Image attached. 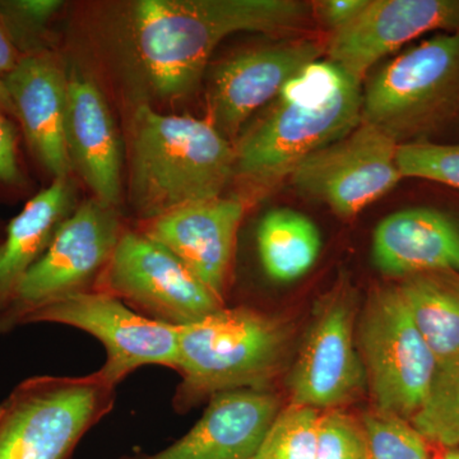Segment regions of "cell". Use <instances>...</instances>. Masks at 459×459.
Here are the masks:
<instances>
[{
  "label": "cell",
  "instance_id": "30bf717a",
  "mask_svg": "<svg viewBox=\"0 0 459 459\" xmlns=\"http://www.w3.org/2000/svg\"><path fill=\"white\" fill-rule=\"evenodd\" d=\"M356 291L346 277L316 305L290 373V403L342 409L362 394L368 383L356 343Z\"/></svg>",
  "mask_w": 459,
  "mask_h": 459
},
{
  "label": "cell",
  "instance_id": "5bb4252c",
  "mask_svg": "<svg viewBox=\"0 0 459 459\" xmlns=\"http://www.w3.org/2000/svg\"><path fill=\"white\" fill-rule=\"evenodd\" d=\"M459 30V0H369L349 26L332 33L327 60L362 83L371 66L420 36Z\"/></svg>",
  "mask_w": 459,
  "mask_h": 459
},
{
  "label": "cell",
  "instance_id": "8fae6325",
  "mask_svg": "<svg viewBox=\"0 0 459 459\" xmlns=\"http://www.w3.org/2000/svg\"><path fill=\"white\" fill-rule=\"evenodd\" d=\"M40 323L68 325L104 344L107 361L100 371L115 386L143 367L179 364V328L134 312L119 299L92 291L69 296L30 314L22 327Z\"/></svg>",
  "mask_w": 459,
  "mask_h": 459
},
{
  "label": "cell",
  "instance_id": "4dcf8cb0",
  "mask_svg": "<svg viewBox=\"0 0 459 459\" xmlns=\"http://www.w3.org/2000/svg\"><path fill=\"white\" fill-rule=\"evenodd\" d=\"M21 56L22 54L18 49L4 18L0 14V108L12 117H14V108L5 82L8 75L16 68Z\"/></svg>",
  "mask_w": 459,
  "mask_h": 459
},
{
  "label": "cell",
  "instance_id": "1f68e13d",
  "mask_svg": "<svg viewBox=\"0 0 459 459\" xmlns=\"http://www.w3.org/2000/svg\"><path fill=\"white\" fill-rule=\"evenodd\" d=\"M437 459H459V449H446L442 451Z\"/></svg>",
  "mask_w": 459,
  "mask_h": 459
},
{
  "label": "cell",
  "instance_id": "8992f818",
  "mask_svg": "<svg viewBox=\"0 0 459 459\" xmlns=\"http://www.w3.org/2000/svg\"><path fill=\"white\" fill-rule=\"evenodd\" d=\"M459 114V30L392 59L362 92L361 122L400 146L424 141Z\"/></svg>",
  "mask_w": 459,
  "mask_h": 459
},
{
  "label": "cell",
  "instance_id": "9c48e42d",
  "mask_svg": "<svg viewBox=\"0 0 459 459\" xmlns=\"http://www.w3.org/2000/svg\"><path fill=\"white\" fill-rule=\"evenodd\" d=\"M96 291L119 299L146 318L178 328L226 307L180 259L140 230L123 232Z\"/></svg>",
  "mask_w": 459,
  "mask_h": 459
},
{
  "label": "cell",
  "instance_id": "d4e9b609",
  "mask_svg": "<svg viewBox=\"0 0 459 459\" xmlns=\"http://www.w3.org/2000/svg\"><path fill=\"white\" fill-rule=\"evenodd\" d=\"M370 459H437L431 444L409 420L373 410L361 419Z\"/></svg>",
  "mask_w": 459,
  "mask_h": 459
},
{
  "label": "cell",
  "instance_id": "2e32d148",
  "mask_svg": "<svg viewBox=\"0 0 459 459\" xmlns=\"http://www.w3.org/2000/svg\"><path fill=\"white\" fill-rule=\"evenodd\" d=\"M282 409L271 389L220 392L204 416L179 440L162 451L119 459H253Z\"/></svg>",
  "mask_w": 459,
  "mask_h": 459
},
{
  "label": "cell",
  "instance_id": "f1b7e54d",
  "mask_svg": "<svg viewBox=\"0 0 459 459\" xmlns=\"http://www.w3.org/2000/svg\"><path fill=\"white\" fill-rule=\"evenodd\" d=\"M22 170L18 161L17 137L7 114L0 108V184L20 186Z\"/></svg>",
  "mask_w": 459,
  "mask_h": 459
},
{
  "label": "cell",
  "instance_id": "4fadbf2b",
  "mask_svg": "<svg viewBox=\"0 0 459 459\" xmlns=\"http://www.w3.org/2000/svg\"><path fill=\"white\" fill-rule=\"evenodd\" d=\"M322 54L318 42L298 38L230 57L217 66L211 81L208 122L231 140L259 108L273 101L295 75Z\"/></svg>",
  "mask_w": 459,
  "mask_h": 459
},
{
  "label": "cell",
  "instance_id": "4316f807",
  "mask_svg": "<svg viewBox=\"0 0 459 459\" xmlns=\"http://www.w3.org/2000/svg\"><path fill=\"white\" fill-rule=\"evenodd\" d=\"M316 459H370L361 420L342 409L320 411Z\"/></svg>",
  "mask_w": 459,
  "mask_h": 459
},
{
  "label": "cell",
  "instance_id": "3957f363",
  "mask_svg": "<svg viewBox=\"0 0 459 459\" xmlns=\"http://www.w3.org/2000/svg\"><path fill=\"white\" fill-rule=\"evenodd\" d=\"M235 177L231 142L208 120L141 105L132 120L131 204L143 221L221 197Z\"/></svg>",
  "mask_w": 459,
  "mask_h": 459
},
{
  "label": "cell",
  "instance_id": "cb8c5ba5",
  "mask_svg": "<svg viewBox=\"0 0 459 459\" xmlns=\"http://www.w3.org/2000/svg\"><path fill=\"white\" fill-rule=\"evenodd\" d=\"M320 411L282 407L253 459H316Z\"/></svg>",
  "mask_w": 459,
  "mask_h": 459
},
{
  "label": "cell",
  "instance_id": "f546056e",
  "mask_svg": "<svg viewBox=\"0 0 459 459\" xmlns=\"http://www.w3.org/2000/svg\"><path fill=\"white\" fill-rule=\"evenodd\" d=\"M368 4L369 0H323L314 3L312 8L319 22L332 35L349 26Z\"/></svg>",
  "mask_w": 459,
  "mask_h": 459
},
{
  "label": "cell",
  "instance_id": "7402d4cb",
  "mask_svg": "<svg viewBox=\"0 0 459 459\" xmlns=\"http://www.w3.org/2000/svg\"><path fill=\"white\" fill-rule=\"evenodd\" d=\"M320 247L316 226L290 208H277L265 214L256 231L263 271L276 282H292L307 274L318 259Z\"/></svg>",
  "mask_w": 459,
  "mask_h": 459
},
{
  "label": "cell",
  "instance_id": "484cf974",
  "mask_svg": "<svg viewBox=\"0 0 459 459\" xmlns=\"http://www.w3.org/2000/svg\"><path fill=\"white\" fill-rule=\"evenodd\" d=\"M402 178H416L459 189V143L440 144L416 141L397 148Z\"/></svg>",
  "mask_w": 459,
  "mask_h": 459
},
{
  "label": "cell",
  "instance_id": "277c9868",
  "mask_svg": "<svg viewBox=\"0 0 459 459\" xmlns=\"http://www.w3.org/2000/svg\"><path fill=\"white\" fill-rule=\"evenodd\" d=\"M290 338L285 319L250 305H226L179 327L180 383L172 409L184 415L220 392L271 389L285 365Z\"/></svg>",
  "mask_w": 459,
  "mask_h": 459
},
{
  "label": "cell",
  "instance_id": "6da1fadb",
  "mask_svg": "<svg viewBox=\"0 0 459 459\" xmlns=\"http://www.w3.org/2000/svg\"><path fill=\"white\" fill-rule=\"evenodd\" d=\"M310 16L312 5L295 0H142L133 21L153 89L177 99L198 86L214 49L231 33H295Z\"/></svg>",
  "mask_w": 459,
  "mask_h": 459
},
{
  "label": "cell",
  "instance_id": "d6986e66",
  "mask_svg": "<svg viewBox=\"0 0 459 459\" xmlns=\"http://www.w3.org/2000/svg\"><path fill=\"white\" fill-rule=\"evenodd\" d=\"M373 261L394 279L433 272L459 273V226L433 208H409L385 217L373 237Z\"/></svg>",
  "mask_w": 459,
  "mask_h": 459
},
{
  "label": "cell",
  "instance_id": "ba28073f",
  "mask_svg": "<svg viewBox=\"0 0 459 459\" xmlns=\"http://www.w3.org/2000/svg\"><path fill=\"white\" fill-rule=\"evenodd\" d=\"M359 351L374 410L411 421L427 400L437 361L397 285L371 292L359 325Z\"/></svg>",
  "mask_w": 459,
  "mask_h": 459
},
{
  "label": "cell",
  "instance_id": "e0dca14e",
  "mask_svg": "<svg viewBox=\"0 0 459 459\" xmlns=\"http://www.w3.org/2000/svg\"><path fill=\"white\" fill-rule=\"evenodd\" d=\"M7 91L27 143L42 166L56 178L74 170L66 144L68 78L50 54L31 50L8 75Z\"/></svg>",
  "mask_w": 459,
  "mask_h": 459
},
{
  "label": "cell",
  "instance_id": "52a82bcc",
  "mask_svg": "<svg viewBox=\"0 0 459 459\" xmlns=\"http://www.w3.org/2000/svg\"><path fill=\"white\" fill-rule=\"evenodd\" d=\"M126 230L117 207L99 199L75 208L0 310V336L22 327L23 320L40 307L96 291Z\"/></svg>",
  "mask_w": 459,
  "mask_h": 459
},
{
  "label": "cell",
  "instance_id": "83f0119b",
  "mask_svg": "<svg viewBox=\"0 0 459 459\" xmlns=\"http://www.w3.org/2000/svg\"><path fill=\"white\" fill-rule=\"evenodd\" d=\"M62 7L56 0H18L0 2V14L4 18L9 31L16 41L18 49L29 45L41 31L48 21Z\"/></svg>",
  "mask_w": 459,
  "mask_h": 459
},
{
  "label": "cell",
  "instance_id": "9a60e30c",
  "mask_svg": "<svg viewBox=\"0 0 459 459\" xmlns=\"http://www.w3.org/2000/svg\"><path fill=\"white\" fill-rule=\"evenodd\" d=\"M244 213L243 199L214 198L144 221L140 231L180 259L225 301Z\"/></svg>",
  "mask_w": 459,
  "mask_h": 459
},
{
  "label": "cell",
  "instance_id": "7a4b0ae2",
  "mask_svg": "<svg viewBox=\"0 0 459 459\" xmlns=\"http://www.w3.org/2000/svg\"><path fill=\"white\" fill-rule=\"evenodd\" d=\"M361 83L329 60H316L283 87L235 144V177L267 192L304 160L361 123Z\"/></svg>",
  "mask_w": 459,
  "mask_h": 459
},
{
  "label": "cell",
  "instance_id": "d6a6232c",
  "mask_svg": "<svg viewBox=\"0 0 459 459\" xmlns=\"http://www.w3.org/2000/svg\"><path fill=\"white\" fill-rule=\"evenodd\" d=\"M5 228H7V225L0 226V243H2L3 238H4Z\"/></svg>",
  "mask_w": 459,
  "mask_h": 459
},
{
  "label": "cell",
  "instance_id": "44dd1931",
  "mask_svg": "<svg viewBox=\"0 0 459 459\" xmlns=\"http://www.w3.org/2000/svg\"><path fill=\"white\" fill-rule=\"evenodd\" d=\"M411 316L437 365L459 353V273L415 274L397 283Z\"/></svg>",
  "mask_w": 459,
  "mask_h": 459
},
{
  "label": "cell",
  "instance_id": "ffe728a7",
  "mask_svg": "<svg viewBox=\"0 0 459 459\" xmlns=\"http://www.w3.org/2000/svg\"><path fill=\"white\" fill-rule=\"evenodd\" d=\"M69 178H56L11 220L0 243V310L13 298L27 271L47 252L62 223L74 212Z\"/></svg>",
  "mask_w": 459,
  "mask_h": 459
},
{
  "label": "cell",
  "instance_id": "5b68a950",
  "mask_svg": "<svg viewBox=\"0 0 459 459\" xmlns=\"http://www.w3.org/2000/svg\"><path fill=\"white\" fill-rule=\"evenodd\" d=\"M115 400L117 386L100 370L27 377L0 402V459H74Z\"/></svg>",
  "mask_w": 459,
  "mask_h": 459
},
{
  "label": "cell",
  "instance_id": "7c38bea8",
  "mask_svg": "<svg viewBox=\"0 0 459 459\" xmlns=\"http://www.w3.org/2000/svg\"><path fill=\"white\" fill-rule=\"evenodd\" d=\"M397 148L385 133L361 122L346 137L304 160L290 179L299 195L352 219L403 179Z\"/></svg>",
  "mask_w": 459,
  "mask_h": 459
},
{
  "label": "cell",
  "instance_id": "603a6c76",
  "mask_svg": "<svg viewBox=\"0 0 459 459\" xmlns=\"http://www.w3.org/2000/svg\"><path fill=\"white\" fill-rule=\"evenodd\" d=\"M410 422L431 446L459 449V353L437 365L427 400Z\"/></svg>",
  "mask_w": 459,
  "mask_h": 459
},
{
  "label": "cell",
  "instance_id": "ac0fdd59",
  "mask_svg": "<svg viewBox=\"0 0 459 459\" xmlns=\"http://www.w3.org/2000/svg\"><path fill=\"white\" fill-rule=\"evenodd\" d=\"M66 144L74 169L102 204L122 197V144L101 91L82 74L68 80Z\"/></svg>",
  "mask_w": 459,
  "mask_h": 459
}]
</instances>
